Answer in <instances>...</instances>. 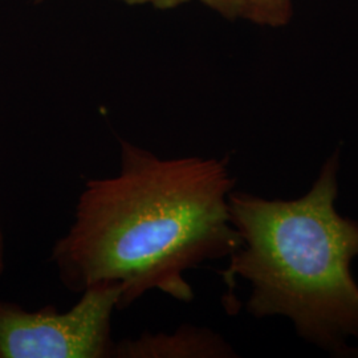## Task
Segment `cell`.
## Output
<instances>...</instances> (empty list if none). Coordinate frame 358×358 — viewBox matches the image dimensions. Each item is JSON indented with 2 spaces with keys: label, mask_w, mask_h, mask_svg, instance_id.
<instances>
[{
  "label": "cell",
  "mask_w": 358,
  "mask_h": 358,
  "mask_svg": "<svg viewBox=\"0 0 358 358\" xmlns=\"http://www.w3.org/2000/svg\"><path fill=\"white\" fill-rule=\"evenodd\" d=\"M292 15L291 0H247L243 17L260 26L287 24Z\"/></svg>",
  "instance_id": "5b68a950"
},
{
  "label": "cell",
  "mask_w": 358,
  "mask_h": 358,
  "mask_svg": "<svg viewBox=\"0 0 358 358\" xmlns=\"http://www.w3.org/2000/svg\"><path fill=\"white\" fill-rule=\"evenodd\" d=\"M118 142L117 174L87 182L75 222L52 248L59 279L75 294L117 284V310L154 289L190 303L185 273L242 245L229 210L235 186L229 159H162Z\"/></svg>",
  "instance_id": "6da1fadb"
},
{
  "label": "cell",
  "mask_w": 358,
  "mask_h": 358,
  "mask_svg": "<svg viewBox=\"0 0 358 358\" xmlns=\"http://www.w3.org/2000/svg\"><path fill=\"white\" fill-rule=\"evenodd\" d=\"M35 3H40V1H43V0H34Z\"/></svg>",
  "instance_id": "30bf717a"
},
{
  "label": "cell",
  "mask_w": 358,
  "mask_h": 358,
  "mask_svg": "<svg viewBox=\"0 0 358 358\" xmlns=\"http://www.w3.org/2000/svg\"><path fill=\"white\" fill-rule=\"evenodd\" d=\"M207 7L223 15L227 19L243 16L247 0H201Z\"/></svg>",
  "instance_id": "8992f818"
},
{
  "label": "cell",
  "mask_w": 358,
  "mask_h": 358,
  "mask_svg": "<svg viewBox=\"0 0 358 358\" xmlns=\"http://www.w3.org/2000/svg\"><path fill=\"white\" fill-rule=\"evenodd\" d=\"M129 6H141V4H150L158 10H171L177 8L180 4H185L190 0H118Z\"/></svg>",
  "instance_id": "52a82bcc"
},
{
  "label": "cell",
  "mask_w": 358,
  "mask_h": 358,
  "mask_svg": "<svg viewBox=\"0 0 358 358\" xmlns=\"http://www.w3.org/2000/svg\"><path fill=\"white\" fill-rule=\"evenodd\" d=\"M223 357L238 355L220 334L189 324L173 333L145 331L136 338L117 341L113 349V358Z\"/></svg>",
  "instance_id": "277c9868"
},
{
  "label": "cell",
  "mask_w": 358,
  "mask_h": 358,
  "mask_svg": "<svg viewBox=\"0 0 358 358\" xmlns=\"http://www.w3.org/2000/svg\"><path fill=\"white\" fill-rule=\"evenodd\" d=\"M4 268H6V242H4V234L0 224V276L4 272Z\"/></svg>",
  "instance_id": "ba28073f"
},
{
  "label": "cell",
  "mask_w": 358,
  "mask_h": 358,
  "mask_svg": "<svg viewBox=\"0 0 358 358\" xmlns=\"http://www.w3.org/2000/svg\"><path fill=\"white\" fill-rule=\"evenodd\" d=\"M340 149L324 162L312 189L294 201L231 192V223L242 245L220 272L232 291L236 276L251 285L247 312L256 319L285 316L300 337L336 357L358 338V222L341 217Z\"/></svg>",
  "instance_id": "7a4b0ae2"
},
{
  "label": "cell",
  "mask_w": 358,
  "mask_h": 358,
  "mask_svg": "<svg viewBox=\"0 0 358 358\" xmlns=\"http://www.w3.org/2000/svg\"><path fill=\"white\" fill-rule=\"evenodd\" d=\"M350 357H358V348H352V350H350V355H349Z\"/></svg>",
  "instance_id": "9c48e42d"
},
{
  "label": "cell",
  "mask_w": 358,
  "mask_h": 358,
  "mask_svg": "<svg viewBox=\"0 0 358 358\" xmlns=\"http://www.w3.org/2000/svg\"><path fill=\"white\" fill-rule=\"evenodd\" d=\"M118 299L120 287L105 284L83 291L65 312L0 300V358H113Z\"/></svg>",
  "instance_id": "3957f363"
}]
</instances>
